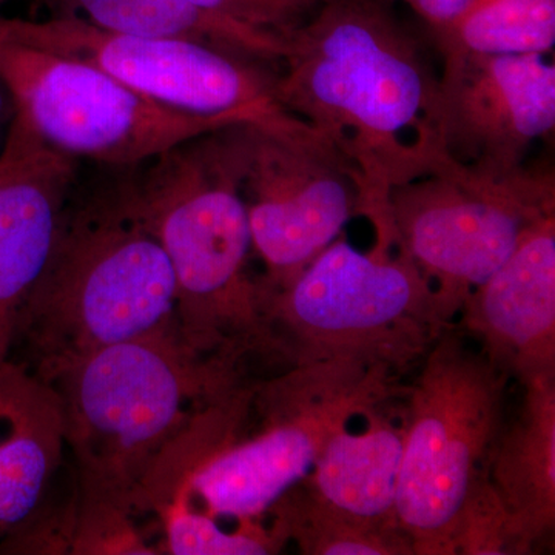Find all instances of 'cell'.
Returning a JSON list of instances; mask_svg holds the SVG:
<instances>
[{
	"mask_svg": "<svg viewBox=\"0 0 555 555\" xmlns=\"http://www.w3.org/2000/svg\"><path fill=\"white\" fill-rule=\"evenodd\" d=\"M437 89L422 46L386 0H323L288 36L276 100L352 164L375 246H396L390 190L448 159Z\"/></svg>",
	"mask_w": 555,
	"mask_h": 555,
	"instance_id": "obj_1",
	"label": "cell"
},
{
	"mask_svg": "<svg viewBox=\"0 0 555 555\" xmlns=\"http://www.w3.org/2000/svg\"><path fill=\"white\" fill-rule=\"evenodd\" d=\"M272 526L306 555H412L401 529L353 520L321 505L299 486L270 511Z\"/></svg>",
	"mask_w": 555,
	"mask_h": 555,
	"instance_id": "obj_20",
	"label": "cell"
},
{
	"mask_svg": "<svg viewBox=\"0 0 555 555\" xmlns=\"http://www.w3.org/2000/svg\"><path fill=\"white\" fill-rule=\"evenodd\" d=\"M246 204L261 283L281 286L301 272L363 210L352 164L315 130L286 131L254 122L225 129Z\"/></svg>",
	"mask_w": 555,
	"mask_h": 555,
	"instance_id": "obj_11",
	"label": "cell"
},
{
	"mask_svg": "<svg viewBox=\"0 0 555 555\" xmlns=\"http://www.w3.org/2000/svg\"><path fill=\"white\" fill-rule=\"evenodd\" d=\"M404 392L397 517L414 555H456L467 506L486 481L511 378L462 327H448Z\"/></svg>",
	"mask_w": 555,
	"mask_h": 555,
	"instance_id": "obj_7",
	"label": "cell"
},
{
	"mask_svg": "<svg viewBox=\"0 0 555 555\" xmlns=\"http://www.w3.org/2000/svg\"><path fill=\"white\" fill-rule=\"evenodd\" d=\"M0 36L102 69L164 107L233 116L269 129H312L276 100L278 68L196 43L105 30L82 20L0 14Z\"/></svg>",
	"mask_w": 555,
	"mask_h": 555,
	"instance_id": "obj_10",
	"label": "cell"
},
{
	"mask_svg": "<svg viewBox=\"0 0 555 555\" xmlns=\"http://www.w3.org/2000/svg\"><path fill=\"white\" fill-rule=\"evenodd\" d=\"M3 2H7V0H0V7L3 5Z\"/></svg>",
	"mask_w": 555,
	"mask_h": 555,
	"instance_id": "obj_26",
	"label": "cell"
},
{
	"mask_svg": "<svg viewBox=\"0 0 555 555\" xmlns=\"http://www.w3.org/2000/svg\"><path fill=\"white\" fill-rule=\"evenodd\" d=\"M455 324L518 385L555 375V215L466 298Z\"/></svg>",
	"mask_w": 555,
	"mask_h": 555,
	"instance_id": "obj_14",
	"label": "cell"
},
{
	"mask_svg": "<svg viewBox=\"0 0 555 555\" xmlns=\"http://www.w3.org/2000/svg\"><path fill=\"white\" fill-rule=\"evenodd\" d=\"M72 554H156L142 540L131 514L116 507L76 505L73 513Z\"/></svg>",
	"mask_w": 555,
	"mask_h": 555,
	"instance_id": "obj_22",
	"label": "cell"
},
{
	"mask_svg": "<svg viewBox=\"0 0 555 555\" xmlns=\"http://www.w3.org/2000/svg\"><path fill=\"white\" fill-rule=\"evenodd\" d=\"M437 131L452 163L485 173L524 169L555 130V65L550 54L441 57Z\"/></svg>",
	"mask_w": 555,
	"mask_h": 555,
	"instance_id": "obj_12",
	"label": "cell"
},
{
	"mask_svg": "<svg viewBox=\"0 0 555 555\" xmlns=\"http://www.w3.org/2000/svg\"><path fill=\"white\" fill-rule=\"evenodd\" d=\"M247 379L236 364L190 349L178 327L104 347L54 372L46 383L60 397L79 505L133 514L164 452L201 411Z\"/></svg>",
	"mask_w": 555,
	"mask_h": 555,
	"instance_id": "obj_3",
	"label": "cell"
},
{
	"mask_svg": "<svg viewBox=\"0 0 555 555\" xmlns=\"http://www.w3.org/2000/svg\"><path fill=\"white\" fill-rule=\"evenodd\" d=\"M13 115L69 158L130 169L182 142L246 120L164 107L102 69L0 36Z\"/></svg>",
	"mask_w": 555,
	"mask_h": 555,
	"instance_id": "obj_9",
	"label": "cell"
},
{
	"mask_svg": "<svg viewBox=\"0 0 555 555\" xmlns=\"http://www.w3.org/2000/svg\"><path fill=\"white\" fill-rule=\"evenodd\" d=\"M76 188L14 339L42 382L104 347L177 327L169 258L131 207L119 175L83 198Z\"/></svg>",
	"mask_w": 555,
	"mask_h": 555,
	"instance_id": "obj_4",
	"label": "cell"
},
{
	"mask_svg": "<svg viewBox=\"0 0 555 555\" xmlns=\"http://www.w3.org/2000/svg\"><path fill=\"white\" fill-rule=\"evenodd\" d=\"M430 38L441 57L553 54L555 0H478Z\"/></svg>",
	"mask_w": 555,
	"mask_h": 555,
	"instance_id": "obj_19",
	"label": "cell"
},
{
	"mask_svg": "<svg viewBox=\"0 0 555 555\" xmlns=\"http://www.w3.org/2000/svg\"><path fill=\"white\" fill-rule=\"evenodd\" d=\"M53 16L76 17L105 30L178 40L280 67L284 33L255 27L193 5L189 0H47Z\"/></svg>",
	"mask_w": 555,
	"mask_h": 555,
	"instance_id": "obj_18",
	"label": "cell"
},
{
	"mask_svg": "<svg viewBox=\"0 0 555 555\" xmlns=\"http://www.w3.org/2000/svg\"><path fill=\"white\" fill-rule=\"evenodd\" d=\"M166 534V551L175 555H264L281 553L284 537L264 521L225 529L218 518L170 499L156 509Z\"/></svg>",
	"mask_w": 555,
	"mask_h": 555,
	"instance_id": "obj_21",
	"label": "cell"
},
{
	"mask_svg": "<svg viewBox=\"0 0 555 555\" xmlns=\"http://www.w3.org/2000/svg\"><path fill=\"white\" fill-rule=\"evenodd\" d=\"M403 378L358 361H308L255 379L235 436L201 459L163 503L257 524L301 483L328 438L404 392ZM160 503V505H163Z\"/></svg>",
	"mask_w": 555,
	"mask_h": 555,
	"instance_id": "obj_5",
	"label": "cell"
},
{
	"mask_svg": "<svg viewBox=\"0 0 555 555\" xmlns=\"http://www.w3.org/2000/svg\"><path fill=\"white\" fill-rule=\"evenodd\" d=\"M79 160L13 115L0 152V366L13 360L22 309L49 261Z\"/></svg>",
	"mask_w": 555,
	"mask_h": 555,
	"instance_id": "obj_13",
	"label": "cell"
},
{
	"mask_svg": "<svg viewBox=\"0 0 555 555\" xmlns=\"http://www.w3.org/2000/svg\"><path fill=\"white\" fill-rule=\"evenodd\" d=\"M520 387V403L506 414L489 455L486 481L525 554H532L555 526V375Z\"/></svg>",
	"mask_w": 555,
	"mask_h": 555,
	"instance_id": "obj_15",
	"label": "cell"
},
{
	"mask_svg": "<svg viewBox=\"0 0 555 555\" xmlns=\"http://www.w3.org/2000/svg\"><path fill=\"white\" fill-rule=\"evenodd\" d=\"M261 288L286 364L358 361L403 377L455 324L403 251H361L343 235L287 283Z\"/></svg>",
	"mask_w": 555,
	"mask_h": 555,
	"instance_id": "obj_6",
	"label": "cell"
},
{
	"mask_svg": "<svg viewBox=\"0 0 555 555\" xmlns=\"http://www.w3.org/2000/svg\"><path fill=\"white\" fill-rule=\"evenodd\" d=\"M9 100V91H7L5 87H3L2 80H0V130H2L3 120H5L7 107H9L7 101Z\"/></svg>",
	"mask_w": 555,
	"mask_h": 555,
	"instance_id": "obj_25",
	"label": "cell"
},
{
	"mask_svg": "<svg viewBox=\"0 0 555 555\" xmlns=\"http://www.w3.org/2000/svg\"><path fill=\"white\" fill-rule=\"evenodd\" d=\"M201 9L224 14L255 27L291 35L323 0H189Z\"/></svg>",
	"mask_w": 555,
	"mask_h": 555,
	"instance_id": "obj_23",
	"label": "cell"
},
{
	"mask_svg": "<svg viewBox=\"0 0 555 555\" xmlns=\"http://www.w3.org/2000/svg\"><path fill=\"white\" fill-rule=\"evenodd\" d=\"M387 214L398 250L429 281L456 323L466 298L518 244L555 215L553 170L485 173L444 160L390 190Z\"/></svg>",
	"mask_w": 555,
	"mask_h": 555,
	"instance_id": "obj_8",
	"label": "cell"
},
{
	"mask_svg": "<svg viewBox=\"0 0 555 555\" xmlns=\"http://www.w3.org/2000/svg\"><path fill=\"white\" fill-rule=\"evenodd\" d=\"M401 414H390L386 403L364 415L363 429H339L297 486L341 516L379 528L401 529L397 491L406 437L404 409Z\"/></svg>",
	"mask_w": 555,
	"mask_h": 555,
	"instance_id": "obj_17",
	"label": "cell"
},
{
	"mask_svg": "<svg viewBox=\"0 0 555 555\" xmlns=\"http://www.w3.org/2000/svg\"><path fill=\"white\" fill-rule=\"evenodd\" d=\"M225 129L119 169L120 182L169 258L177 327L190 349L246 371L251 358L283 367L250 270L254 243Z\"/></svg>",
	"mask_w": 555,
	"mask_h": 555,
	"instance_id": "obj_2",
	"label": "cell"
},
{
	"mask_svg": "<svg viewBox=\"0 0 555 555\" xmlns=\"http://www.w3.org/2000/svg\"><path fill=\"white\" fill-rule=\"evenodd\" d=\"M414 11L429 30V35L447 30L463 14L473 9L478 0H401Z\"/></svg>",
	"mask_w": 555,
	"mask_h": 555,
	"instance_id": "obj_24",
	"label": "cell"
},
{
	"mask_svg": "<svg viewBox=\"0 0 555 555\" xmlns=\"http://www.w3.org/2000/svg\"><path fill=\"white\" fill-rule=\"evenodd\" d=\"M65 449L53 387L16 361L0 366V537L40 511Z\"/></svg>",
	"mask_w": 555,
	"mask_h": 555,
	"instance_id": "obj_16",
	"label": "cell"
}]
</instances>
